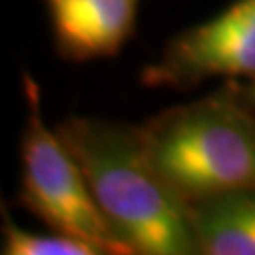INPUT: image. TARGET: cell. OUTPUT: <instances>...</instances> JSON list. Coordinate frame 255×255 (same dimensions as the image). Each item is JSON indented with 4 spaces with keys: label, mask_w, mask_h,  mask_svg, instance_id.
<instances>
[{
    "label": "cell",
    "mask_w": 255,
    "mask_h": 255,
    "mask_svg": "<svg viewBox=\"0 0 255 255\" xmlns=\"http://www.w3.org/2000/svg\"><path fill=\"white\" fill-rule=\"evenodd\" d=\"M110 225L134 255H199L189 204L164 180L142 127L68 118L55 128Z\"/></svg>",
    "instance_id": "obj_1"
},
{
    "label": "cell",
    "mask_w": 255,
    "mask_h": 255,
    "mask_svg": "<svg viewBox=\"0 0 255 255\" xmlns=\"http://www.w3.org/2000/svg\"><path fill=\"white\" fill-rule=\"evenodd\" d=\"M2 254L4 255H102L97 246L76 237L51 231L47 235L19 227L2 208Z\"/></svg>",
    "instance_id": "obj_7"
},
{
    "label": "cell",
    "mask_w": 255,
    "mask_h": 255,
    "mask_svg": "<svg viewBox=\"0 0 255 255\" xmlns=\"http://www.w3.org/2000/svg\"><path fill=\"white\" fill-rule=\"evenodd\" d=\"M199 255H255V189L189 202Z\"/></svg>",
    "instance_id": "obj_6"
},
{
    "label": "cell",
    "mask_w": 255,
    "mask_h": 255,
    "mask_svg": "<svg viewBox=\"0 0 255 255\" xmlns=\"http://www.w3.org/2000/svg\"><path fill=\"white\" fill-rule=\"evenodd\" d=\"M210 78H255V0H235L216 17L176 34L140 82L187 91Z\"/></svg>",
    "instance_id": "obj_4"
},
{
    "label": "cell",
    "mask_w": 255,
    "mask_h": 255,
    "mask_svg": "<svg viewBox=\"0 0 255 255\" xmlns=\"http://www.w3.org/2000/svg\"><path fill=\"white\" fill-rule=\"evenodd\" d=\"M233 93L237 95L240 101L246 104L248 108L255 110V78L254 80H246L244 83L240 82H229Z\"/></svg>",
    "instance_id": "obj_8"
},
{
    "label": "cell",
    "mask_w": 255,
    "mask_h": 255,
    "mask_svg": "<svg viewBox=\"0 0 255 255\" xmlns=\"http://www.w3.org/2000/svg\"><path fill=\"white\" fill-rule=\"evenodd\" d=\"M144 0H44L55 51L70 63L108 59L134 34Z\"/></svg>",
    "instance_id": "obj_5"
},
{
    "label": "cell",
    "mask_w": 255,
    "mask_h": 255,
    "mask_svg": "<svg viewBox=\"0 0 255 255\" xmlns=\"http://www.w3.org/2000/svg\"><path fill=\"white\" fill-rule=\"evenodd\" d=\"M27 119L21 136V204L47 227L97 246L102 255H134L110 225L80 163L42 116L40 85L23 74Z\"/></svg>",
    "instance_id": "obj_3"
},
{
    "label": "cell",
    "mask_w": 255,
    "mask_h": 255,
    "mask_svg": "<svg viewBox=\"0 0 255 255\" xmlns=\"http://www.w3.org/2000/svg\"><path fill=\"white\" fill-rule=\"evenodd\" d=\"M142 132L155 166L187 204L255 189V110L229 82L204 99L164 110Z\"/></svg>",
    "instance_id": "obj_2"
}]
</instances>
